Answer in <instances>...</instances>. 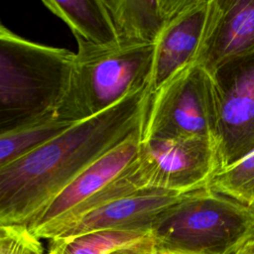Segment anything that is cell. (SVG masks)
<instances>
[{"label":"cell","mask_w":254,"mask_h":254,"mask_svg":"<svg viewBox=\"0 0 254 254\" xmlns=\"http://www.w3.org/2000/svg\"><path fill=\"white\" fill-rule=\"evenodd\" d=\"M149 88L76 122L0 169V225L28 229L82 170L142 129Z\"/></svg>","instance_id":"1"},{"label":"cell","mask_w":254,"mask_h":254,"mask_svg":"<svg viewBox=\"0 0 254 254\" xmlns=\"http://www.w3.org/2000/svg\"><path fill=\"white\" fill-rule=\"evenodd\" d=\"M74 54L26 40L0 36V133L54 113L64 92Z\"/></svg>","instance_id":"2"},{"label":"cell","mask_w":254,"mask_h":254,"mask_svg":"<svg viewBox=\"0 0 254 254\" xmlns=\"http://www.w3.org/2000/svg\"><path fill=\"white\" fill-rule=\"evenodd\" d=\"M152 231L157 253L234 254L254 239V208L204 188L166 210Z\"/></svg>","instance_id":"3"},{"label":"cell","mask_w":254,"mask_h":254,"mask_svg":"<svg viewBox=\"0 0 254 254\" xmlns=\"http://www.w3.org/2000/svg\"><path fill=\"white\" fill-rule=\"evenodd\" d=\"M155 45L77 50L56 115L76 123L149 88Z\"/></svg>","instance_id":"4"},{"label":"cell","mask_w":254,"mask_h":254,"mask_svg":"<svg viewBox=\"0 0 254 254\" xmlns=\"http://www.w3.org/2000/svg\"><path fill=\"white\" fill-rule=\"evenodd\" d=\"M215 128L211 74L191 64L150 94L142 139L207 138L214 142Z\"/></svg>","instance_id":"5"},{"label":"cell","mask_w":254,"mask_h":254,"mask_svg":"<svg viewBox=\"0 0 254 254\" xmlns=\"http://www.w3.org/2000/svg\"><path fill=\"white\" fill-rule=\"evenodd\" d=\"M210 74L219 170L254 150V52L223 63Z\"/></svg>","instance_id":"6"},{"label":"cell","mask_w":254,"mask_h":254,"mask_svg":"<svg viewBox=\"0 0 254 254\" xmlns=\"http://www.w3.org/2000/svg\"><path fill=\"white\" fill-rule=\"evenodd\" d=\"M137 167L144 189L190 192L207 188L219 165L211 139L150 138L141 140Z\"/></svg>","instance_id":"7"},{"label":"cell","mask_w":254,"mask_h":254,"mask_svg":"<svg viewBox=\"0 0 254 254\" xmlns=\"http://www.w3.org/2000/svg\"><path fill=\"white\" fill-rule=\"evenodd\" d=\"M142 129L100 156L82 170L45 207L28 227L38 239L67 220L83 203L99 193L137 158Z\"/></svg>","instance_id":"8"},{"label":"cell","mask_w":254,"mask_h":254,"mask_svg":"<svg viewBox=\"0 0 254 254\" xmlns=\"http://www.w3.org/2000/svg\"><path fill=\"white\" fill-rule=\"evenodd\" d=\"M190 192L152 188L138 190L73 219L51 240L100 230L152 231L163 213Z\"/></svg>","instance_id":"9"},{"label":"cell","mask_w":254,"mask_h":254,"mask_svg":"<svg viewBox=\"0 0 254 254\" xmlns=\"http://www.w3.org/2000/svg\"><path fill=\"white\" fill-rule=\"evenodd\" d=\"M254 52V0H209L204 34L193 64L212 71Z\"/></svg>","instance_id":"10"},{"label":"cell","mask_w":254,"mask_h":254,"mask_svg":"<svg viewBox=\"0 0 254 254\" xmlns=\"http://www.w3.org/2000/svg\"><path fill=\"white\" fill-rule=\"evenodd\" d=\"M209 0H191L164 29L155 44L150 94L194 64L202 42Z\"/></svg>","instance_id":"11"},{"label":"cell","mask_w":254,"mask_h":254,"mask_svg":"<svg viewBox=\"0 0 254 254\" xmlns=\"http://www.w3.org/2000/svg\"><path fill=\"white\" fill-rule=\"evenodd\" d=\"M191 0H103L118 46L155 45Z\"/></svg>","instance_id":"12"},{"label":"cell","mask_w":254,"mask_h":254,"mask_svg":"<svg viewBox=\"0 0 254 254\" xmlns=\"http://www.w3.org/2000/svg\"><path fill=\"white\" fill-rule=\"evenodd\" d=\"M43 4L69 27L78 50L106 49L118 45L103 0H48Z\"/></svg>","instance_id":"13"},{"label":"cell","mask_w":254,"mask_h":254,"mask_svg":"<svg viewBox=\"0 0 254 254\" xmlns=\"http://www.w3.org/2000/svg\"><path fill=\"white\" fill-rule=\"evenodd\" d=\"M47 254H155L153 231L100 230L50 240Z\"/></svg>","instance_id":"14"},{"label":"cell","mask_w":254,"mask_h":254,"mask_svg":"<svg viewBox=\"0 0 254 254\" xmlns=\"http://www.w3.org/2000/svg\"><path fill=\"white\" fill-rule=\"evenodd\" d=\"M74 123L60 119L56 113L31 125L0 133V169L32 148L58 135Z\"/></svg>","instance_id":"15"},{"label":"cell","mask_w":254,"mask_h":254,"mask_svg":"<svg viewBox=\"0 0 254 254\" xmlns=\"http://www.w3.org/2000/svg\"><path fill=\"white\" fill-rule=\"evenodd\" d=\"M207 189L254 208V150L217 170Z\"/></svg>","instance_id":"16"},{"label":"cell","mask_w":254,"mask_h":254,"mask_svg":"<svg viewBox=\"0 0 254 254\" xmlns=\"http://www.w3.org/2000/svg\"><path fill=\"white\" fill-rule=\"evenodd\" d=\"M41 240L21 226L0 225V254H44Z\"/></svg>","instance_id":"17"},{"label":"cell","mask_w":254,"mask_h":254,"mask_svg":"<svg viewBox=\"0 0 254 254\" xmlns=\"http://www.w3.org/2000/svg\"><path fill=\"white\" fill-rule=\"evenodd\" d=\"M234 254H254V239L243 244Z\"/></svg>","instance_id":"18"},{"label":"cell","mask_w":254,"mask_h":254,"mask_svg":"<svg viewBox=\"0 0 254 254\" xmlns=\"http://www.w3.org/2000/svg\"><path fill=\"white\" fill-rule=\"evenodd\" d=\"M14 35V33L12 31H10L9 29H7L1 22H0V36L2 37H6V36H12Z\"/></svg>","instance_id":"19"},{"label":"cell","mask_w":254,"mask_h":254,"mask_svg":"<svg viewBox=\"0 0 254 254\" xmlns=\"http://www.w3.org/2000/svg\"><path fill=\"white\" fill-rule=\"evenodd\" d=\"M155 254H162V253H155Z\"/></svg>","instance_id":"20"},{"label":"cell","mask_w":254,"mask_h":254,"mask_svg":"<svg viewBox=\"0 0 254 254\" xmlns=\"http://www.w3.org/2000/svg\"><path fill=\"white\" fill-rule=\"evenodd\" d=\"M44 254H47V253H44Z\"/></svg>","instance_id":"21"}]
</instances>
